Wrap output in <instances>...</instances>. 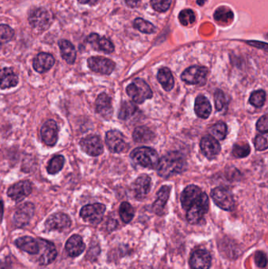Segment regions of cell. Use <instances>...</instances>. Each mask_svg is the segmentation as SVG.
Here are the masks:
<instances>
[{
    "instance_id": "cell-12",
    "label": "cell",
    "mask_w": 268,
    "mask_h": 269,
    "mask_svg": "<svg viewBox=\"0 0 268 269\" xmlns=\"http://www.w3.org/2000/svg\"><path fill=\"white\" fill-rule=\"evenodd\" d=\"M80 146L84 152L92 157L101 155L104 150L101 138L98 136H89L82 138L80 142Z\"/></svg>"
},
{
    "instance_id": "cell-10",
    "label": "cell",
    "mask_w": 268,
    "mask_h": 269,
    "mask_svg": "<svg viewBox=\"0 0 268 269\" xmlns=\"http://www.w3.org/2000/svg\"><path fill=\"white\" fill-rule=\"evenodd\" d=\"M88 64L92 71L104 75H110L112 74L116 66L115 63L110 59L100 56L89 58Z\"/></svg>"
},
{
    "instance_id": "cell-7",
    "label": "cell",
    "mask_w": 268,
    "mask_h": 269,
    "mask_svg": "<svg viewBox=\"0 0 268 269\" xmlns=\"http://www.w3.org/2000/svg\"><path fill=\"white\" fill-rule=\"evenodd\" d=\"M105 212V206L100 203H96L85 206L81 208L80 216L85 222L93 224H98L102 222Z\"/></svg>"
},
{
    "instance_id": "cell-14",
    "label": "cell",
    "mask_w": 268,
    "mask_h": 269,
    "mask_svg": "<svg viewBox=\"0 0 268 269\" xmlns=\"http://www.w3.org/2000/svg\"><path fill=\"white\" fill-rule=\"evenodd\" d=\"M71 226V220L68 215L63 212H57L53 214L46 220L45 227L48 230H66Z\"/></svg>"
},
{
    "instance_id": "cell-27",
    "label": "cell",
    "mask_w": 268,
    "mask_h": 269,
    "mask_svg": "<svg viewBox=\"0 0 268 269\" xmlns=\"http://www.w3.org/2000/svg\"><path fill=\"white\" fill-rule=\"evenodd\" d=\"M170 186H163L158 192V199L152 204V210L159 216L163 214L164 210L170 196Z\"/></svg>"
},
{
    "instance_id": "cell-23",
    "label": "cell",
    "mask_w": 268,
    "mask_h": 269,
    "mask_svg": "<svg viewBox=\"0 0 268 269\" xmlns=\"http://www.w3.org/2000/svg\"><path fill=\"white\" fill-rule=\"evenodd\" d=\"M86 41L92 45L94 50H101L106 54H110L114 52V45L110 40L105 38L100 37L96 34H92L88 37Z\"/></svg>"
},
{
    "instance_id": "cell-30",
    "label": "cell",
    "mask_w": 268,
    "mask_h": 269,
    "mask_svg": "<svg viewBox=\"0 0 268 269\" xmlns=\"http://www.w3.org/2000/svg\"><path fill=\"white\" fill-rule=\"evenodd\" d=\"M158 80L166 92H170L174 88V80L171 70L168 68H160L158 74Z\"/></svg>"
},
{
    "instance_id": "cell-20",
    "label": "cell",
    "mask_w": 268,
    "mask_h": 269,
    "mask_svg": "<svg viewBox=\"0 0 268 269\" xmlns=\"http://www.w3.org/2000/svg\"><path fill=\"white\" fill-rule=\"evenodd\" d=\"M96 112L105 118L106 120L110 119L112 116V100L110 97L106 93H102L100 96H98L97 100L96 101Z\"/></svg>"
},
{
    "instance_id": "cell-43",
    "label": "cell",
    "mask_w": 268,
    "mask_h": 269,
    "mask_svg": "<svg viewBox=\"0 0 268 269\" xmlns=\"http://www.w3.org/2000/svg\"><path fill=\"white\" fill-rule=\"evenodd\" d=\"M215 105L217 111H221L226 105V98L221 90H217L215 93Z\"/></svg>"
},
{
    "instance_id": "cell-47",
    "label": "cell",
    "mask_w": 268,
    "mask_h": 269,
    "mask_svg": "<svg viewBox=\"0 0 268 269\" xmlns=\"http://www.w3.org/2000/svg\"><path fill=\"white\" fill-rule=\"evenodd\" d=\"M98 0H78V2L81 4H89L90 6H93L97 2Z\"/></svg>"
},
{
    "instance_id": "cell-46",
    "label": "cell",
    "mask_w": 268,
    "mask_h": 269,
    "mask_svg": "<svg viewBox=\"0 0 268 269\" xmlns=\"http://www.w3.org/2000/svg\"><path fill=\"white\" fill-rule=\"evenodd\" d=\"M256 128L260 132L268 133V115L265 114L260 118L256 123Z\"/></svg>"
},
{
    "instance_id": "cell-29",
    "label": "cell",
    "mask_w": 268,
    "mask_h": 269,
    "mask_svg": "<svg viewBox=\"0 0 268 269\" xmlns=\"http://www.w3.org/2000/svg\"><path fill=\"white\" fill-rule=\"evenodd\" d=\"M62 57L68 64H74L76 58V52L72 42L66 40H61L58 42Z\"/></svg>"
},
{
    "instance_id": "cell-3",
    "label": "cell",
    "mask_w": 268,
    "mask_h": 269,
    "mask_svg": "<svg viewBox=\"0 0 268 269\" xmlns=\"http://www.w3.org/2000/svg\"><path fill=\"white\" fill-rule=\"evenodd\" d=\"M210 200L207 194L202 192V196L186 210V220L191 224H196L203 219L208 210Z\"/></svg>"
},
{
    "instance_id": "cell-17",
    "label": "cell",
    "mask_w": 268,
    "mask_h": 269,
    "mask_svg": "<svg viewBox=\"0 0 268 269\" xmlns=\"http://www.w3.org/2000/svg\"><path fill=\"white\" fill-rule=\"evenodd\" d=\"M212 256L206 250H198L191 254L190 266L191 269H210Z\"/></svg>"
},
{
    "instance_id": "cell-1",
    "label": "cell",
    "mask_w": 268,
    "mask_h": 269,
    "mask_svg": "<svg viewBox=\"0 0 268 269\" xmlns=\"http://www.w3.org/2000/svg\"><path fill=\"white\" fill-rule=\"evenodd\" d=\"M185 166V158L182 154L180 152H169L159 160L156 170L160 176L168 178L181 174Z\"/></svg>"
},
{
    "instance_id": "cell-32",
    "label": "cell",
    "mask_w": 268,
    "mask_h": 269,
    "mask_svg": "<svg viewBox=\"0 0 268 269\" xmlns=\"http://www.w3.org/2000/svg\"><path fill=\"white\" fill-rule=\"evenodd\" d=\"M133 138L136 142H148L154 138V134L146 127H138L134 129Z\"/></svg>"
},
{
    "instance_id": "cell-42",
    "label": "cell",
    "mask_w": 268,
    "mask_h": 269,
    "mask_svg": "<svg viewBox=\"0 0 268 269\" xmlns=\"http://www.w3.org/2000/svg\"><path fill=\"white\" fill-rule=\"evenodd\" d=\"M172 0H151V6L158 12H166L171 6Z\"/></svg>"
},
{
    "instance_id": "cell-48",
    "label": "cell",
    "mask_w": 268,
    "mask_h": 269,
    "mask_svg": "<svg viewBox=\"0 0 268 269\" xmlns=\"http://www.w3.org/2000/svg\"><path fill=\"white\" fill-rule=\"evenodd\" d=\"M140 1L141 0H126V4H128V6H130V8H134Z\"/></svg>"
},
{
    "instance_id": "cell-40",
    "label": "cell",
    "mask_w": 268,
    "mask_h": 269,
    "mask_svg": "<svg viewBox=\"0 0 268 269\" xmlns=\"http://www.w3.org/2000/svg\"><path fill=\"white\" fill-rule=\"evenodd\" d=\"M266 101V93L264 90H259L252 93L250 98V104L256 108H260L264 105Z\"/></svg>"
},
{
    "instance_id": "cell-5",
    "label": "cell",
    "mask_w": 268,
    "mask_h": 269,
    "mask_svg": "<svg viewBox=\"0 0 268 269\" xmlns=\"http://www.w3.org/2000/svg\"><path fill=\"white\" fill-rule=\"evenodd\" d=\"M208 70L206 67L194 66L189 67L182 72V82L189 84L199 85L203 86L207 82V76Z\"/></svg>"
},
{
    "instance_id": "cell-19",
    "label": "cell",
    "mask_w": 268,
    "mask_h": 269,
    "mask_svg": "<svg viewBox=\"0 0 268 269\" xmlns=\"http://www.w3.org/2000/svg\"><path fill=\"white\" fill-rule=\"evenodd\" d=\"M151 188V179L149 176H140L137 179L134 180L132 184V190L134 192V197L138 200H142L145 198Z\"/></svg>"
},
{
    "instance_id": "cell-13",
    "label": "cell",
    "mask_w": 268,
    "mask_h": 269,
    "mask_svg": "<svg viewBox=\"0 0 268 269\" xmlns=\"http://www.w3.org/2000/svg\"><path fill=\"white\" fill-rule=\"evenodd\" d=\"M41 137L46 145L54 146L58 140V127L54 120H48L42 124L40 130Z\"/></svg>"
},
{
    "instance_id": "cell-8",
    "label": "cell",
    "mask_w": 268,
    "mask_h": 269,
    "mask_svg": "<svg viewBox=\"0 0 268 269\" xmlns=\"http://www.w3.org/2000/svg\"><path fill=\"white\" fill-rule=\"evenodd\" d=\"M39 251L37 252V262L41 266H46L56 260L57 250L53 244L46 240H38Z\"/></svg>"
},
{
    "instance_id": "cell-2",
    "label": "cell",
    "mask_w": 268,
    "mask_h": 269,
    "mask_svg": "<svg viewBox=\"0 0 268 269\" xmlns=\"http://www.w3.org/2000/svg\"><path fill=\"white\" fill-rule=\"evenodd\" d=\"M130 158L137 164L144 168L154 170L159 163V156L155 150L146 146L136 148L130 153Z\"/></svg>"
},
{
    "instance_id": "cell-18",
    "label": "cell",
    "mask_w": 268,
    "mask_h": 269,
    "mask_svg": "<svg viewBox=\"0 0 268 269\" xmlns=\"http://www.w3.org/2000/svg\"><path fill=\"white\" fill-rule=\"evenodd\" d=\"M200 146L203 154L210 160L215 158L221 152L220 144L211 136L203 137L200 141Z\"/></svg>"
},
{
    "instance_id": "cell-16",
    "label": "cell",
    "mask_w": 268,
    "mask_h": 269,
    "mask_svg": "<svg viewBox=\"0 0 268 269\" xmlns=\"http://www.w3.org/2000/svg\"><path fill=\"white\" fill-rule=\"evenodd\" d=\"M32 192V186L28 180L20 181L8 189V196L15 202L22 201Z\"/></svg>"
},
{
    "instance_id": "cell-33",
    "label": "cell",
    "mask_w": 268,
    "mask_h": 269,
    "mask_svg": "<svg viewBox=\"0 0 268 269\" xmlns=\"http://www.w3.org/2000/svg\"><path fill=\"white\" fill-rule=\"evenodd\" d=\"M120 216L125 224L130 223L134 216V210L132 206L127 202H124L120 206Z\"/></svg>"
},
{
    "instance_id": "cell-41",
    "label": "cell",
    "mask_w": 268,
    "mask_h": 269,
    "mask_svg": "<svg viewBox=\"0 0 268 269\" xmlns=\"http://www.w3.org/2000/svg\"><path fill=\"white\" fill-rule=\"evenodd\" d=\"M178 19L182 26H189L193 24L196 20V16L194 12L190 9H186L180 12L178 15Z\"/></svg>"
},
{
    "instance_id": "cell-24",
    "label": "cell",
    "mask_w": 268,
    "mask_h": 269,
    "mask_svg": "<svg viewBox=\"0 0 268 269\" xmlns=\"http://www.w3.org/2000/svg\"><path fill=\"white\" fill-rule=\"evenodd\" d=\"M85 247L83 240L78 234L71 236L66 244L67 254L71 258L80 256L84 251Z\"/></svg>"
},
{
    "instance_id": "cell-25",
    "label": "cell",
    "mask_w": 268,
    "mask_h": 269,
    "mask_svg": "<svg viewBox=\"0 0 268 269\" xmlns=\"http://www.w3.org/2000/svg\"><path fill=\"white\" fill-rule=\"evenodd\" d=\"M15 244L17 245L19 249L28 252L30 254L36 255L39 251L38 240L32 238L30 236H24V237L18 238L15 241Z\"/></svg>"
},
{
    "instance_id": "cell-45",
    "label": "cell",
    "mask_w": 268,
    "mask_h": 269,
    "mask_svg": "<svg viewBox=\"0 0 268 269\" xmlns=\"http://www.w3.org/2000/svg\"><path fill=\"white\" fill-rule=\"evenodd\" d=\"M255 262L256 266L261 268L266 267L268 264L266 254L262 251H257L255 254Z\"/></svg>"
},
{
    "instance_id": "cell-15",
    "label": "cell",
    "mask_w": 268,
    "mask_h": 269,
    "mask_svg": "<svg viewBox=\"0 0 268 269\" xmlns=\"http://www.w3.org/2000/svg\"><path fill=\"white\" fill-rule=\"evenodd\" d=\"M106 144L112 153H120L126 148V142L123 134L118 130H111L106 133Z\"/></svg>"
},
{
    "instance_id": "cell-28",
    "label": "cell",
    "mask_w": 268,
    "mask_h": 269,
    "mask_svg": "<svg viewBox=\"0 0 268 269\" xmlns=\"http://www.w3.org/2000/svg\"><path fill=\"white\" fill-rule=\"evenodd\" d=\"M195 114L198 118L207 119L212 112V106L206 96H199L195 100Z\"/></svg>"
},
{
    "instance_id": "cell-39",
    "label": "cell",
    "mask_w": 268,
    "mask_h": 269,
    "mask_svg": "<svg viewBox=\"0 0 268 269\" xmlns=\"http://www.w3.org/2000/svg\"><path fill=\"white\" fill-rule=\"evenodd\" d=\"M14 32L9 26L0 24V48L13 39Z\"/></svg>"
},
{
    "instance_id": "cell-38",
    "label": "cell",
    "mask_w": 268,
    "mask_h": 269,
    "mask_svg": "<svg viewBox=\"0 0 268 269\" xmlns=\"http://www.w3.org/2000/svg\"><path fill=\"white\" fill-rule=\"evenodd\" d=\"M250 145L246 142H240L238 144H235L233 148L234 156L237 158H244L250 154Z\"/></svg>"
},
{
    "instance_id": "cell-4",
    "label": "cell",
    "mask_w": 268,
    "mask_h": 269,
    "mask_svg": "<svg viewBox=\"0 0 268 269\" xmlns=\"http://www.w3.org/2000/svg\"><path fill=\"white\" fill-rule=\"evenodd\" d=\"M127 94L132 98L134 104H144L147 100L152 98V92L149 85L144 80L137 78L126 88Z\"/></svg>"
},
{
    "instance_id": "cell-31",
    "label": "cell",
    "mask_w": 268,
    "mask_h": 269,
    "mask_svg": "<svg viewBox=\"0 0 268 269\" xmlns=\"http://www.w3.org/2000/svg\"><path fill=\"white\" fill-rule=\"evenodd\" d=\"M216 22L221 24H228L232 22L234 14L232 10L226 6H220L216 10L214 14Z\"/></svg>"
},
{
    "instance_id": "cell-11",
    "label": "cell",
    "mask_w": 268,
    "mask_h": 269,
    "mask_svg": "<svg viewBox=\"0 0 268 269\" xmlns=\"http://www.w3.org/2000/svg\"><path fill=\"white\" fill-rule=\"evenodd\" d=\"M35 206L31 202H26L20 206L14 215L13 222L18 228H23L28 225L34 216Z\"/></svg>"
},
{
    "instance_id": "cell-34",
    "label": "cell",
    "mask_w": 268,
    "mask_h": 269,
    "mask_svg": "<svg viewBox=\"0 0 268 269\" xmlns=\"http://www.w3.org/2000/svg\"><path fill=\"white\" fill-rule=\"evenodd\" d=\"M137 110H138V107L136 106V104L132 102H124V104H122L118 116L122 120H127L130 116L136 114Z\"/></svg>"
},
{
    "instance_id": "cell-35",
    "label": "cell",
    "mask_w": 268,
    "mask_h": 269,
    "mask_svg": "<svg viewBox=\"0 0 268 269\" xmlns=\"http://www.w3.org/2000/svg\"><path fill=\"white\" fill-rule=\"evenodd\" d=\"M64 164V158L62 155H57L50 159V162L48 164V174L54 175L62 170L63 166Z\"/></svg>"
},
{
    "instance_id": "cell-50",
    "label": "cell",
    "mask_w": 268,
    "mask_h": 269,
    "mask_svg": "<svg viewBox=\"0 0 268 269\" xmlns=\"http://www.w3.org/2000/svg\"><path fill=\"white\" fill-rule=\"evenodd\" d=\"M196 4H198L199 6H203L204 2H206V0H196Z\"/></svg>"
},
{
    "instance_id": "cell-49",
    "label": "cell",
    "mask_w": 268,
    "mask_h": 269,
    "mask_svg": "<svg viewBox=\"0 0 268 269\" xmlns=\"http://www.w3.org/2000/svg\"><path fill=\"white\" fill-rule=\"evenodd\" d=\"M248 44L254 45L257 48H258V45H260L261 48H264V50H266V44H264V42H248Z\"/></svg>"
},
{
    "instance_id": "cell-9",
    "label": "cell",
    "mask_w": 268,
    "mask_h": 269,
    "mask_svg": "<svg viewBox=\"0 0 268 269\" xmlns=\"http://www.w3.org/2000/svg\"><path fill=\"white\" fill-rule=\"evenodd\" d=\"M52 17L49 12L45 8H38L32 12L30 14V24L37 31H44L49 27Z\"/></svg>"
},
{
    "instance_id": "cell-36",
    "label": "cell",
    "mask_w": 268,
    "mask_h": 269,
    "mask_svg": "<svg viewBox=\"0 0 268 269\" xmlns=\"http://www.w3.org/2000/svg\"><path fill=\"white\" fill-rule=\"evenodd\" d=\"M210 132L212 133V136L214 137L216 140H224V138H226L228 133V126L224 122H218L212 126Z\"/></svg>"
},
{
    "instance_id": "cell-26",
    "label": "cell",
    "mask_w": 268,
    "mask_h": 269,
    "mask_svg": "<svg viewBox=\"0 0 268 269\" xmlns=\"http://www.w3.org/2000/svg\"><path fill=\"white\" fill-rule=\"evenodd\" d=\"M18 78L12 68H4L0 70V88L8 89L16 87Z\"/></svg>"
},
{
    "instance_id": "cell-21",
    "label": "cell",
    "mask_w": 268,
    "mask_h": 269,
    "mask_svg": "<svg viewBox=\"0 0 268 269\" xmlns=\"http://www.w3.org/2000/svg\"><path fill=\"white\" fill-rule=\"evenodd\" d=\"M56 62L54 58L50 54L40 53L36 56L34 60V68L36 72H48L53 67Z\"/></svg>"
},
{
    "instance_id": "cell-22",
    "label": "cell",
    "mask_w": 268,
    "mask_h": 269,
    "mask_svg": "<svg viewBox=\"0 0 268 269\" xmlns=\"http://www.w3.org/2000/svg\"><path fill=\"white\" fill-rule=\"evenodd\" d=\"M202 194L200 188L196 185H189V186H186L180 197V201H181L182 208L185 210H188L191 204L194 202L196 199L202 196Z\"/></svg>"
},
{
    "instance_id": "cell-6",
    "label": "cell",
    "mask_w": 268,
    "mask_h": 269,
    "mask_svg": "<svg viewBox=\"0 0 268 269\" xmlns=\"http://www.w3.org/2000/svg\"><path fill=\"white\" fill-rule=\"evenodd\" d=\"M212 200L220 208L224 210L232 211L234 208V200L233 194L228 189L218 186L211 192Z\"/></svg>"
},
{
    "instance_id": "cell-37",
    "label": "cell",
    "mask_w": 268,
    "mask_h": 269,
    "mask_svg": "<svg viewBox=\"0 0 268 269\" xmlns=\"http://www.w3.org/2000/svg\"><path fill=\"white\" fill-rule=\"evenodd\" d=\"M134 28L144 34H151L156 32V28L152 23L142 18H137L134 22Z\"/></svg>"
},
{
    "instance_id": "cell-44",
    "label": "cell",
    "mask_w": 268,
    "mask_h": 269,
    "mask_svg": "<svg viewBox=\"0 0 268 269\" xmlns=\"http://www.w3.org/2000/svg\"><path fill=\"white\" fill-rule=\"evenodd\" d=\"M254 145H255L256 149L257 150H259V152L268 149V140H266V137L259 134L256 137Z\"/></svg>"
}]
</instances>
